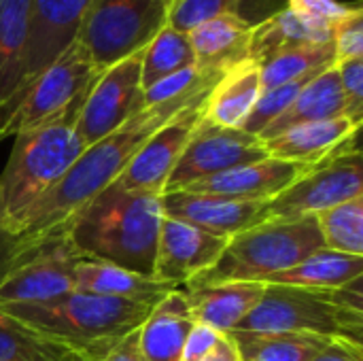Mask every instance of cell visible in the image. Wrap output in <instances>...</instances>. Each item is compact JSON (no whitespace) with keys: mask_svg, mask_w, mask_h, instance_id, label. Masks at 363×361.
<instances>
[{"mask_svg":"<svg viewBox=\"0 0 363 361\" xmlns=\"http://www.w3.org/2000/svg\"><path fill=\"white\" fill-rule=\"evenodd\" d=\"M242 361H313L332 340L308 334H230Z\"/></svg>","mask_w":363,"mask_h":361,"instance_id":"cell-29","label":"cell"},{"mask_svg":"<svg viewBox=\"0 0 363 361\" xmlns=\"http://www.w3.org/2000/svg\"><path fill=\"white\" fill-rule=\"evenodd\" d=\"M196 323L208 326L219 334H230L264 298L266 285L251 281L213 283L181 287Z\"/></svg>","mask_w":363,"mask_h":361,"instance_id":"cell-19","label":"cell"},{"mask_svg":"<svg viewBox=\"0 0 363 361\" xmlns=\"http://www.w3.org/2000/svg\"><path fill=\"white\" fill-rule=\"evenodd\" d=\"M143 51L100 72L74 119V132L85 147L108 136L145 109L140 81Z\"/></svg>","mask_w":363,"mask_h":361,"instance_id":"cell-10","label":"cell"},{"mask_svg":"<svg viewBox=\"0 0 363 361\" xmlns=\"http://www.w3.org/2000/svg\"><path fill=\"white\" fill-rule=\"evenodd\" d=\"M151 302L106 298L70 291L43 304L0 309L26 328L91 353L100 361L123 336L138 330L149 317Z\"/></svg>","mask_w":363,"mask_h":361,"instance_id":"cell-4","label":"cell"},{"mask_svg":"<svg viewBox=\"0 0 363 361\" xmlns=\"http://www.w3.org/2000/svg\"><path fill=\"white\" fill-rule=\"evenodd\" d=\"M359 121L351 117H334L289 128L287 132L264 140V147L270 157L315 166L328 157L359 151Z\"/></svg>","mask_w":363,"mask_h":361,"instance_id":"cell-17","label":"cell"},{"mask_svg":"<svg viewBox=\"0 0 363 361\" xmlns=\"http://www.w3.org/2000/svg\"><path fill=\"white\" fill-rule=\"evenodd\" d=\"M81 255L64 238L38 247L0 277V309L43 304L74 291V264Z\"/></svg>","mask_w":363,"mask_h":361,"instance_id":"cell-12","label":"cell"},{"mask_svg":"<svg viewBox=\"0 0 363 361\" xmlns=\"http://www.w3.org/2000/svg\"><path fill=\"white\" fill-rule=\"evenodd\" d=\"M85 145L72 121H53L15 134L13 149L0 172V204L6 230L15 236L34 204L60 183Z\"/></svg>","mask_w":363,"mask_h":361,"instance_id":"cell-5","label":"cell"},{"mask_svg":"<svg viewBox=\"0 0 363 361\" xmlns=\"http://www.w3.org/2000/svg\"><path fill=\"white\" fill-rule=\"evenodd\" d=\"M187 298L181 287L166 294L138 330L143 361H181L187 334L194 326Z\"/></svg>","mask_w":363,"mask_h":361,"instance_id":"cell-20","label":"cell"},{"mask_svg":"<svg viewBox=\"0 0 363 361\" xmlns=\"http://www.w3.org/2000/svg\"><path fill=\"white\" fill-rule=\"evenodd\" d=\"M325 43H334V26L313 21L304 15L285 9L270 15L262 23H253L249 60L262 66L264 62L283 51Z\"/></svg>","mask_w":363,"mask_h":361,"instance_id":"cell-21","label":"cell"},{"mask_svg":"<svg viewBox=\"0 0 363 361\" xmlns=\"http://www.w3.org/2000/svg\"><path fill=\"white\" fill-rule=\"evenodd\" d=\"M206 98L189 104L179 115H174L168 123H164L132 157L121 177L113 183L128 191L153 194L162 196L166 191V183L187 147L194 130L198 128L204 115Z\"/></svg>","mask_w":363,"mask_h":361,"instance_id":"cell-14","label":"cell"},{"mask_svg":"<svg viewBox=\"0 0 363 361\" xmlns=\"http://www.w3.org/2000/svg\"><path fill=\"white\" fill-rule=\"evenodd\" d=\"M174 2H177V0H172V4H174ZM172 4H170V6H172Z\"/></svg>","mask_w":363,"mask_h":361,"instance_id":"cell-45","label":"cell"},{"mask_svg":"<svg viewBox=\"0 0 363 361\" xmlns=\"http://www.w3.org/2000/svg\"><path fill=\"white\" fill-rule=\"evenodd\" d=\"M138 330H134L132 334L117 340L100 361H143L140 351H138Z\"/></svg>","mask_w":363,"mask_h":361,"instance_id":"cell-40","label":"cell"},{"mask_svg":"<svg viewBox=\"0 0 363 361\" xmlns=\"http://www.w3.org/2000/svg\"><path fill=\"white\" fill-rule=\"evenodd\" d=\"M87 6L89 0H30L21 89L4 119L13 113L19 98L36 81V77L77 40ZM4 119L0 121V126L4 123Z\"/></svg>","mask_w":363,"mask_h":361,"instance_id":"cell-13","label":"cell"},{"mask_svg":"<svg viewBox=\"0 0 363 361\" xmlns=\"http://www.w3.org/2000/svg\"><path fill=\"white\" fill-rule=\"evenodd\" d=\"M317 249H323V240L315 215L298 219H266L228 238L215 266L183 287L232 281L266 283L270 277L294 268Z\"/></svg>","mask_w":363,"mask_h":361,"instance_id":"cell-6","label":"cell"},{"mask_svg":"<svg viewBox=\"0 0 363 361\" xmlns=\"http://www.w3.org/2000/svg\"><path fill=\"white\" fill-rule=\"evenodd\" d=\"M196 64L194 47L185 32L166 26L145 49L140 60L143 89Z\"/></svg>","mask_w":363,"mask_h":361,"instance_id":"cell-30","label":"cell"},{"mask_svg":"<svg viewBox=\"0 0 363 361\" xmlns=\"http://www.w3.org/2000/svg\"><path fill=\"white\" fill-rule=\"evenodd\" d=\"M262 96L259 66L245 60L225 70L204 102V119L228 130H242L257 98Z\"/></svg>","mask_w":363,"mask_h":361,"instance_id":"cell-22","label":"cell"},{"mask_svg":"<svg viewBox=\"0 0 363 361\" xmlns=\"http://www.w3.org/2000/svg\"><path fill=\"white\" fill-rule=\"evenodd\" d=\"M225 245L228 238L213 236L179 219L164 217L157 238L153 279L170 287H183L215 266Z\"/></svg>","mask_w":363,"mask_h":361,"instance_id":"cell-15","label":"cell"},{"mask_svg":"<svg viewBox=\"0 0 363 361\" xmlns=\"http://www.w3.org/2000/svg\"><path fill=\"white\" fill-rule=\"evenodd\" d=\"M219 336L221 334L215 332L213 328L202 326V323H194L191 330H189V334H187L181 361H198L200 357H204L217 345Z\"/></svg>","mask_w":363,"mask_h":361,"instance_id":"cell-39","label":"cell"},{"mask_svg":"<svg viewBox=\"0 0 363 361\" xmlns=\"http://www.w3.org/2000/svg\"><path fill=\"white\" fill-rule=\"evenodd\" d=\"M30 0H0V121L21 89Z\"/></svg>","mask_w":363,"mask_h":361,"instance_id":"cell-26","label":"cell"},{"mask_svg":"<svg viewBox=\"0 0 363 361\" xmlns=\"http://www.w3.org/2000/svg\"><path fill=\"white\" fill-rule=\"evenodd\" d=\"M357 4L359 2H340V0H287L289 11L328 26H336Z\"/></svg>","mask_w":363,"mask_h":361,"instance_id":"cell-37","label":"cell"},{"mask_svg":"<svg viewBox=\"0 0 363 361\" xmlns=\"http://www.w3.org/2000/svg\"><path fill=\"white\" fill-rule=\"evenodd\" d=\"M223 72H213V70H204L200 66H189L183 68L157 83H153L151 87L145 89V106H153V104H162V102H170V100H191L198 96H204L213 89V85L219 81Z\"/></svg>","mask_w":363,"mask_h":361,"instance_id":"cell-33","label":"cell"},{"mask_svg":"<svg viewBox=\"0 0 363 361\" xmlns=\"http://www.w3.org/2000/svg\"><path fill=\"white\" fill-rule=\"evenodd\" d=\"M323 249L363 257V196L315 215Z\"/></svg>","mask_w":363,"mask_h":361,"instance_id":"cell-32","label":"cell"},{"mask_svg":"<svg viewBox=\"0 0 363 361\" xmlns=\"http://www.w3.org/2000/svg\"><path fill=\"white\" fill-rule=\"evenodd\" d=\"M198 96L191 100H170L153 106H145L121 128L100 138L98 143L85 147L68 172L53 185L26 215L13 243L11 268L23 257L34 253L38 247L64 238V228L74 213H79L91 198L113 185L138 149L174 115H179L189 104L206 98ZM9 268V270H11ZM6 270V272H9ZM4 272V274H6Z\"/></svg>","mask_w":363,"mask_h":361,"instance_id":"cell-1","label":"cell"},{"mask_svg":"<svg viewBox=\"0 0 363 361\" xmlns=\"http://www.w3.org/2000/svg\"><path fill=\"white\" fill-rule=\"evenodd\" d=\"M308 168L311 166L285 162V160H277L268 155L259 162L242 164L232 170L191 183L183 187V191L213 194V196H223V198H234V200L268 202L274 196H279L283 189H287L296 179H300Z\"/></svg>","mask_w":363,"mask_h":361,"instance_id":"cell-18","label":"cell"},{"mask_svg":"<svg viewBox=\"0 0 363 361\" xmlns=\"http://www.w3.org/2000/svg\"><path fill=\"white\" fill-rule=\"evenodd\" d=\"M334 117H353L349 100L340 87L338 81V72H336V64L325 68L323 72H319L315 79H311L304 89L298 94V98L294 100V104L281 115L277 117L262 134V140H270L283 132H287L289 128H296L300 123H311V121H323V119H334ZM359 121V119H355ZM362 123V121H359Z\"/></svg>","mask_w":363,"mask_h":361,"instance_id":"cell-23","label":"cell"},{"mask_svg":"<svg viewBox=\"0 0 363 361\" xmlns=\"http://www.w3.org/2000/svg\"><path fill=\"white\" fill-rule=\"evenodd\" d=\"M162 221V196L108 185L70 217L64 236L85 260L153 279Z\"/></svg>","mask_w":363,"mask_h":361,"instance_id":"cell-2","label":"cell"},{"mask_svg":"<svg viewBox=\"0 0 363 361\" xmlns=\"http://www.w3.org/2000/svg\"><path fill=\"white\" fill-rule=\"evenodd\" d=\"M242 0H177L168 11V26L189 34L221 15L238 13Z\"/></svg>","mask_w":363,"mask_h":361,"instance_id":"cell-35","label":"cell"},{"mask_svg":"<svg viewBox=\"0 0 363 361\" xmlns=\"http://www.w3.org/2000/svg\"><path fill=\"white\" fill-rule=\"evenodd\" d=\"M362 279L338 289L266 285L264 298L238 323V334H308L363 343ZM232 334V332H230Z\"/></svg>","mask_w":363,"mask_h":361,"instance_id":"cell-3","label":"cell"},{"mask_svg":"<svg viewBox=\"0 0 363 361\" xmlns=\"http://www.w3.org/2000/svg\"><path fill=\"white\" fill-rule=\"evenodd\" d=\"M98 74L83 45L74 40L23 91L13 113L0 126V136H15L53 121L74 123Z\"/></svg>","mask_w":363,"mask_h":361,"instance_id":"cell-8","label":"cell"},{"mask_svg":"<svg viewBox=\"0 0 363 361\" xmlns=\"http://www.w3.org/2000/svg\"><path fill=\"white\" fill-rule=\"evenodd\" d=\"M336 72L353 117L363 121V57L336 62Z\"/></svg>","mask_w":363,"mask_h":361,"instance_id":"cell-38","label":"cell"},{"mask_svg":"<svg viewBox=\"0 0 363 361\" xmlns=\"http://www.w3.org/2000/svg\"><path fill=\"white\" fill-rule=\"evenodd\" d=\"M266 202L234 200L213 194L168 191L162 194L164 217L179 219L213 236L232 238L238 232L264 221Z\"/></svg>","mask_w":363,"mask_h":361,"instance_id":"cell-16","label":"cell"},{"mask_svg":"<svg viewBox=\"0 0 363 361\" xmlns=\"http://www.w3.org/2000/svg\"><path fill=\"white\" fill-rule=\"evenodd\" d=\"M168 11L166 0H89L77 43L104 72L140 53L168 26Z\"/></svg>","mask_w":363,"mask_h":361,"instance_id":"cell-7","label":"cell"},{"mask_svg":"<svg viewBox=\"0 0 363 361\" xmlns=\"http://www.w3.org/2000/svg\"><path fill=\"white\" fill-rule=\"evenodd\" d=\"M359 196H363L362 151L328 157L311 166L287 189L268 200L264 209V221L317 215Z\"/></svg>","mask_w":363,"mask_h":361,"instance_id":"cell-9","label":"cell"},{"mask_svg":"<svg viewBox=\"0 0 363 361\" xmlns=\"http://www.w3.org/2000/svg\"><path fill=\"white\" fill-rule=\"evenodd\" d=\"M13 243H15V236L6 230L4 215H2V204H0V277L11 268V260H13Z\"/></svg>","mask_w":363,"mask_h":361,"instance_id":"cell-43","label":"cell"},{"mask_svg":"<svg viewBox=\"0 0 363 361\" xmlns=\"http://www.w3.org/2000/svg\"><path fill=\"white\" fill-rule=\"evenodd\" d=\"M363 277V257L317 249L289 270L270 277L264 285H285L300 289H338Z\"/></svg>","mask_w":363,"mask_h":361,"instance_id":"cell-27","label":"cell"},{"mask_svg":"<svg viewBox=\"0 0 363 361\" xmlns=\"http://www.w3.org/2000/svg\"><path fill=\"white\" fill-rule=\"evenodd\" d=\"M313 361H363L362 347L345 340H332Z\"/></svg>","mask_w":363,"mask_h":361,"instance_id":"cell-41","label":"cell"},{"mask_svg":"<svg viewBox=\"0 0 363 361\" xmlns=\"http://www.w3.org/2000/svg\"><path fill=\"white\" fill-rule=\"evenodd\" d=\"M172 289L177 287H170L166 283H160L155 279L136 274L132 270L113 264L85 260V257H81L74 264V291L157 304Z\"/></svg>","mask_w":363,"mask_h":361,"instance_id":"cell-25","label":"cell"},{"mask_svg":"<svg viewBox=\"0 0 363 361\" xmlns=\"http://www.w3.org/2000/svg\"><path fill=\"white\" fill-rule=\"evenodd\" d=\"M253 23L234 15H221L191 30L189 43L194 47L196 66L213 72H225L232 66L249 60Z\"/></svg>","mask_w":363,"mask_h":361,"instance_id":"cell-24","label":"cell"},{"mask_svg":"<svg viewBox=\"0 0 363 361\" xmlns=\"http://www.w3.org/2000/svg\"><path fill=\"white\" fill-rule=\"evenodd\" d=\"M323 72V70H321ZM319 74V72H317ZM317 74H308V77H302V79H296V81H289V83H283L279 87H272V89H264L262 96L257 98L249 119L245 121L242 130L247 134H253L259 138V134L277 119L281 117L291 104L294 100L298 98V94L304 89V85L315 79Z\"/></svg>","mask_w":363,"mask_h":361,"instance_id":"cell-34","label":"cell"},{"mask_svg":"<svg viewBox=\"0 0 363 361\" xmlns=\"http://www.w3.org/2000/svg\"><path fill=\"white\" fill-rule=\"evenodd\" d=\"M166 2H168V4H172V0H166Z\"/></svg>","mask_w":363,"mask_h":361,"instance_id":"cell-44","label":"cell"},{"mask_svg":"<svg viewBox=\"0 0 363 361\" xmlns=\"http://www.w3.org/2000/svg\"><path fill=\"white\" fill-rule=\"evenodd\" d=\"M0 361H98L91 353L38 334L0 311Z\"/></svg>","mask_w":363,"mask_h":361,"instance_id":"cell-28","label":"cell"},{"mask_svg":"<svg viewBox=\"0 0 363 361\" xmlns=\"http://www.w3.org/2000/svg\"><path fill=\"white\" fill-rule=\"evenodd\" d=\"M334 64H336L334 43L283 51L259 66L262 91L279 87V85L296 81V79H302V77H308V74H317Z\"/></svg>","mask_w":363,"mask_h":361,"instance_id":"cell-31","label":"cell"},{"mask_svg":"<svg viewBox=\"0 0 363 361\" xmlns=\"http://www.w3.org/2000/svg\"><path fill=\"white\" fill-rule=\"evenodd\" d=\"M268 157L264 140L247 134L245 130L219 128L211 121L200 119L187 147L183 149L168 183L166 191H179L191 183L232 170L242 164L259 162Z\"/></svg>","mask_w":363,"mask_h":361,"instance_id":"cell-11","label":"cell"},{"mask_svg":"<svg viewBox=\"0 0 363 361\" xmlns=\"http://www.w3.org/2000/svg\"><path fill=\"white\" fill-rule=\"evenodd\" d=\"M0 143H2V136H0Z\"/></svg>","mask_w":363,"mask_h":361,"instance_id":"cell-46","label":"cell"},{"mask_svg":"<svg viewBox=\"0 0 363 361\" xmlns=\"http://www.w3.org/2000/svg\"><path fill=\"white\" fill-rule=\"evenodd\" d=\"M336 62L363 57V6L362 2L334 26Z\"/></svg>","mask_w":363,"mask_h":361,"instance_id":"cell-36","label":"cell"},{"mask_svg":"<svg viewBox=\"0 0 363 361\" xmlns=\"http://www.w3.org/2000/svg\"><path fill=\"white\" fill-rule=\"evenodd\" d=\"M198 361H242L236 340L230 334H221L217 345Z\"/></svg>","mask_w":363,"mask_h":361,"instance_id":"cell-42","label":"cell"}]
</instances>
